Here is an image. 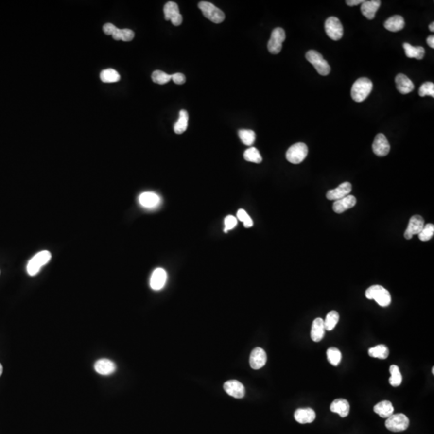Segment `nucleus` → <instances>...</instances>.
Instances as JSON below:
<instances>
[{
	"label": "nucleus",
	"mask_w": 434,
	"mask_h": 434,
	"mask_svg": "<svg viewBox=\"0 0 434 434\" xmlns=\"http://www.w3.org/2000/svg\"><path fill=\"white\" fill-rule=\"evenodd\" d=\"M429 28H430V30L431 31V32H432V33H434V22H433V23H431V24H430V27H429Z\"/></svg>",
	"instance_id": "nucleus-46"
},
{
	"label": "nucleus",
	"mask_w": 434,
	"mask_h": 434,
	"mask_svg": "<svg viewBox=\"0 0 434 434\" xmlns=\"http://www.w3.org/2000/svg\"><path fill=\"white\" fill-rule=\"evenodd\" d=\"M140 205L146 208H155L160 204V197L156 193L146 191L139 195Z\"/></svg>",
	"instance_id": "nucleus-18"
},
{
	"label": "nucleus",
	"mask_w": 434,
	"mask_h": 434,
	"mask_svg": "<svg viewBox=\"0 0 434 434\" xmlns=\"http://www.w3.org/2000/svg\"><path fill=\"white\" fill-rule=\"evenodd\" d=\"M351 184L349 182H344L343 184H340L338 188L332 189V190L328 191L327 193V198L330 200H340L342 198L345 197L347 195H350L351 193Z\"/></svg>",
	"instance_id": "nucleus-15"
},
{
	"label": "nucleus",
	"mask_w": 434,
	"mask_h": 434,
	"mask_svg": "<svg viewBox=\"0 0 434 434\" xmlns=\"http://www.w3.org/2000/svg\"><path fill=\"white\" fill-rule=\"evenodd\" d=\"M407 57L421 60L425 56V49L421 46L414 47L409 43L403 44Z\"/></svg>",
	"instance_id": "nucleus-27"
},
{
	"label": "nucleus",
	"mask_w": 434,
	"mask_h": 434,
	"mask_svg": "<svg viewBox=\"0 0 434 434\" xmlns=\"http://www.w3.org/2000/svg\"><path fill=\"white\" fill-rule=\"evenodd\" d=\"M112 37L115 40H123V41H131L135 38V33L130 29H119L117 28L112 34Z\"/></svg>",
	"instance_id": "nucleus-29"
},
{
	"label": "nucleus",
	"mask_w": 434,
	"mask_h": 434,
	"mask_svg": "<svg viewBox=\"0 0 434 434\" xmlns=\"http://www.w3.org/2000/svg\"><path fill=\"white\" fill-rule=\"evenodd\" d=\"M2 370H3V369H2V365H1V364H0V376H2Z\"/></svg>",
	"instance_id": "nucleus-47"
},
{
	"label": "nucleus",
	"mask_w": 434,
	"mask_h": 434,
	"mask_svg": "<svg viewBox=\"0 0 434 434\" xmlns=\"http://www.w3.org/2000/svg\"><path fill=\"white\" fill-rule=\"evenodd\" d=\"M163 12L166 20L172 21V24L174 26H179L183 22V17L179 12V7L174 2H167L164 7Z\"/></svg>",
	"instance_id": "nucleus-10"
},
{
	"label": "nucleus",
	"mask_w": 434,
	"mask_h": 434,
	"mask_svg": "<svg viewBox=\"0 0 434 434\" xmlns=\"http://www.w3.org/2000/svg\"><path fill=\"white\" fill-rule=\"evenodd\" d=\"M286 40V33L281 28L273 30L271 37L268 42V50L272 54H278L282 49V43Z\"/></svg>",
	"instance_id": "nucleus-8"
},
{
	"label": "nucleus",
	"mask_w": 434,
	"mask_h": 434,
	"mask_svg": "<svg viewBox=\"0 0 434 434\" xmlns=\"http://www.w3.org/2000/svg\"><path fill=\"white\" fill-rule=\"evenodd\" d=\"M381 2L380 0H370L364 1L361 5V12L367 19H373L376 17V13L381 7Z\"/></svg>",
	"instance_id": "nucleus-19"
},
{
	"label": "nucleus",
	"mask_w": 434,
	"mask_h": 434,
	"mask_svg": "<svg viewBox=\"0 0 434 434\" xmlns=\"http://www.w3.org/2000/svg\"><path fill=\"white\" fill-rule=\"evenodd\" d=\"M391 377L389 378V383L393 387H398L402 383V375L399 372V368L397 365H392L389 368Z\"/></svg>",
	"instance_id": "nucleus-34"
},
{
	"label": "nucleus",
	"mask_w": 434,
	"mask_h": 434,
	"mask_svg": "<svg viewBox=\"0 0 434 434\" xmlns=\"http://www.w3.org/2000/svg\"><path fill=\"white\" fill-rule=\"evenodd\" d=\"M325 330L324 320L321 318H315L311 327V339L313 342H320L324 337Z\"/></svg>",
	"instance_id": "nucleus-23"
},
{
	"label": "nucleus",
	"mask_w": 434,
	"mask_h": 434,
	"mask_svg": "<svg viewBox=\"0 0 434 434\" xmlns=\"http://www.w3.org/2000/svg\"><path fill=\"white\" fill-rule=\"evenodd\" d=\"M330 411L339 414L341 417H346L350 412V404L345 399H336L332 402L330 407Z\"/></svg>",
	"instance_id": "nucleus-24"
},
{
	"label": "nucleus",
	"mask_w": 434,
	"mask_h": 434,
	"mask_svg": "<svg viewBox=\"0 0 434 434\" xmlns=\"http://www.w3.org/2000/svg\"><path fill=\"white\" fill-rule=\"evenodd\" d=\"M339 314L338 312L335 311H332L328 313V315L326 317L324 320V327L325 330H332L335 328L337 323H339Z\"/></svg>",
	"instance_id": "nucleus-33"
},
{
	"label": "nucleus",
	"mask_w": 434,
	"mask_h": 434,
	"mask_svg": "<svg viewBox=\"0 0 434 434\" xmlns=\"http://www.w3.org/2000/svg\"><path fill=\"white\" fill-rule=\"evenodd\" d=\"M101 80L104 83H113L119 82L121 77L116 70L108 69L102 71L100 74Z\"/></svg>",
	"instance_id": "nucleus-31"
},
{
	"label": "nucleus",
	"mask_w": 434,
	"mask_h": 434,
	"mask_svg": "<svg viewBox=\"0 0 434 434\" xmlns=\"http://www.w3.org/2000/svg\"><path fill=\"white\" fill-rule=\"evenodd\" d=\"M367 299L375 300L381 307H388L392 302L390 293L380 285L370 286L365 292Z\"/></svg>",
	"instance_id": "nucleus-2"
},
{
	"label": "nucleus",
	"mask_w": 434,
	"mask_h": 434,
	"mask_svg": "<svg viewBox=\"0 0 434 434\" xmlns=\"http://www.w3.org/2000/svg\"><path fill=\"white\" fill-rule=\"evenodd\" d=\"M51 253L48 250L41 251L36 253L29 261L27 265V271L30 276H35L40 272L44 265H46L51 260Z\"/></svg>",
	"instance_id": "nucleus-3"
},
{
	"label": "nucleus",
	"mask_w": 434,
	"mask_h": 434,
	"mask_svg": "<svg viewBox=\"0 0 434 434\" xmlns=\"http://www.w3.org/2000/svg\"><path fill=\"white\" fill-rule=\"evenodd\" d=\"M426 41H427L428 45H429V46H430V48H432V49H434V35H430V36H429V37L427 38V40H426Z\"/></svg>",
	"instance_id": "nucleus-45"
},
{
	"label": "nucleus",
	"mask_w": 434,
	"mask_h": 434,
	"mask_svg": "<svg viewBox=\"0 0 434 434\" xmlns=\"http://www.w3.org/2000/svg\"><path fill=\"white\" fill-rule=\"evenodd\" d=\"M167 280V272L162 268L156 269L152 273V275L151 277L150 285H151V289H153L154 290H162L165 286Z\"/></svg>",
	"instance_id": "nucleus-16"
},
{
	"label": "nucleus",
	"mask_w": 434,
	"mask_h": 434,
	"mask_svg": "<svg viewBox=\"0 0 434 434\" xmlns=\"http://www.w3.org/2000/svg\"><path fill=\"white\" fill-rule=\"evenodd\" d=\"M224 388L227 394L234 398H237V399L243 398L245 394L244 385L236 380L226 382L224 384Z\"/></svg>",
	"instance_id": "nucleus-14"
},
{
	"label": "nucleus",
	"mask_w": 434,
	"mask_h": 434,
	"mask_svg": "<svg viewBox=\"0 0 434 434\" xmlns=\"http://www.w3.org/2000/svg\"><path fill=\"white\" fill-rule=\"evenodd\" d=\"M368 354L371 357L377 358L381 360H385L389 355V350L385 345H377L368 350Z\"/></svg>",
	"instance_id": "nucleus-30"
},
{
	"label": "nucleus",
	"mask_w": 434,
	"mask_h": 434,
	"mask_svg": "<svg viewBox=\"0 0 434 434\" xmlns=\"http://www.w3.org/2000/svg\"><path fill=\"white\" fill-rule=\"evenodd\" d=\"M306 58L313 67L315 68V69L319 74L322 76H328L330 73V65L318 52L315 50H310L306 54Z\"/></svg>",
	"instance_id": "nucleus-4"
},
{
	"label": "nucleus",
	"mask_w": 434,
	"mask_h": 434,
	"mask_svg": "<svg viewBox=\"0 0 434 434\" xmlns=\"http://www.w3.org/2000/svg\"><path fill=\"white\" fill-rule=\"evenodd\" d=\"M432 372L433 374H434V367H433Z\"/></svg>",
	"instance_id": "nucleus-48"
},
{
	"label": "nucleus",
	"mask_w": 434,
	"mask_h": 434,
	"mask_svg": "<svg viewBox=\"0 0 434 434\" xmlns=\"http://www.w3.org/2000/svg\"><path fill=\"white\" fill-rule=\"evenodd\" d=\"M151 78L155 83L158 85H164L168 83L172 80V75L167 74L161 70H156L151 75Z\"/></svg>",
	"instance_id": "nucleus-36"
},
{
	"label": "nucleus",
	"mask_w": 434,
	"mask_h": 434,
	"mask_svg": "<svg viewBox=\"0 0 434 434\" xmlns=\"http://www.w3.org/2000/svg\"><path fill=\"white\" fill-rule=\"evenodd\" d=\"M363 2H364V0H347L346 1L347 4L348 5V6H351V7L357 6V5L363 3Z\"/></svg>",
	"instance_id": "nucleus-44"
},
{
	"label": "nucleus",
	"mask_w": 434,
	"mask_h": 434,
	"mask_svg": "<svg viewBox=\"0 0 434 434\" xmlns=\"http://www.w3.org/2000/svg\"><path fill=\"white\" fill-rule=\"evenodd\" d=\"M326 33L333 40H339L344 35L341 22L334 17H329L325 22Z\"/></svg>",
	"instance_id": "nucleus-9"
},
{
	"label": "nucleus",
	"mask_w": 434,
	"mask_h": 434,
	"mask_svg": "<svg viewBox=\"0 0 434 434\" xmlns=\"http://www.w3.org/2000/svg\"><path fill=\"white\" fill-rule=\"evenodd\" d=\"M419 95L420 97L431 96L434 98V84L433 82H425L421 85L419 89Z\"/></svg>",
	"instance_id": "nucleus-39"
},
{
	"label": "nucleus",
	"mask_w": 434,
	"mask_h": 434,
	"mask_svg": "<svg viewBox=\"0 0 434 434\" xmlns=\"http://www.w3.org/2000/svg\"><path fill=\"white\" fill-rule=\"evenodd\" d=\"M405 26V22L403 17L400 16H393L390 17L389 19H387L384 23V28L387 30L393 32V33H397L399 31L402 30Z\"/></svg>",
	"instance_id": "nucleus-26"
},
{
	"label": "nucleus",
	"mask_w": 434,
	"mask_h": 434,
	"mask_svg": "<svg viewBox=\"0 0 434 434\" xmlns=\"http://www.w3.org/2000/svg\"><path fill=\"white\" fill-rule=\"evenodd\" d=\"M116 27L114 25V24H112V23H107L103 26V31H104V34H106L108 35H112V34L114 33V30L116 29Z\"/></svg>",
	"instance_id": "nucleus-43"
},
{
	"label": "nucleus",
	"mask_w": 434,
	"mask_h": 434,
	"mask_svg": "<svg viewBox=\"0 0 434 434\" xmlns=\"http://www.w3.org/2000/svg\"><path fill=\"white\" fill-rule=\"evenodd\" d=\"M308 155V147L303 142H297L290 146L286 152V159L293 164H299Z\"/></svg>",
	"instance_id": "nucleus-6"
},
{
	"label": "nucleus",
	"mask_w": 434,
	"mask_h": 434,
	"mask_svg": "<svg viewBox=\"0 0 434 434\" xmlns=\"http://www.w3.org/2000/svg\"><path fill=\"white\" fill-rule=\"evenodd\" d=\"M396 84H397V90L402 94H408L414 91V85L411 80L404 74L399 73L396 77Z\"/></svg>",
	"instance_id": "nucleus-20"
},
{
	"label": "nucleus",
	"mask_w": 434,
	"mask_h": 434,
	"mask_svg": "<svg viewBox=\"0 0 434 434\" xmlns=\"http://www.w3.org/2000/svg\"><path fill=\"white\" fill-rule=\"evenodd\" d=\"M237 225V220L235 216H227L226 219H225V226H226V227H225V232H227V231H229V230H232V228H234L236 227V226Z\"/></svg>",
	"instance_id": "nucleus-41"
},
{
	"label": "nucleus",
	"mask_w": 434,
	"mask_h": 434,
	"mask_svg": "<svg viewBox=\"0 0 434 434\" xmlns=\"http://www.w3.org/2000/svg\"><path fill=\"white\" fill-rule=\"evenodd\" d=\"M188 112L184 109H182L179 112V116L176 123L174 124V133L177 135H181L183 133L186 131L188 129Z\"/></svg>",
	"instance_id": "nucleus-28"
},
{
	"label": "nucleus",
	"mask_w": 434,
	"mask_h": 434,
	"mask_svg": "<svg viewBox=\"0 0 434 434\" xmlns=\"http://www.w3.org/2000/svg\"><path fill=\"white\" fill-rule=\"evenodd\" d=\"M244 158L245 160L251 163H260L262 162V157L260 152L255 147H250L244 151Z\"/></svg>",
	"instance_id": "nucleus-32"
},
{
	"label": "nucleus",
	"mask_w": 434,
	"mask_h": 434,
	"mask_svg": "<svg viewBox=\"0 0 434 434\" xmlns=\"http://www.w3.org/2000/svg\"><path fill=\"white\" fill-rule=\"evenodd\" d=\"M356 204V199L354 195H348L340 200L334 201L333 205V210L336 213H343L344 211L351 209Z\"/></svg>",
	"instance_id": "nucleus-17"
},
{
	"label": "nucleus",
	"mask_w": 434,
	"mask_h": 434,
	"mask_svg": "<svg viewBox=\"0 0 434 434\" xmlns=\"http://www.w3.org/2000/svg\"><path fill=\"white\" fill-rule=\"evenodd\" d=\"M424 226H425V221L421 216L418 215L412 216L409 220L406 231L404 232V238L407 240L412 239L414 235L420 233Z\"/></svg>",
	"instance_id": "nucleus-12"
},
{
	"label": "nucleus",
	"mask_w": 434,
	"mask_h": 434,
	"mask_svg": "<svg viewBox=\"0 0 434 434\" xmlns=\"http://www.w3.org/2000/svg\"><path fill=\"white\" fill-rule=\"evenodd\" d=\"M242 142L246 146H252L256 140L255 132L251 130H240L238 132Z\"/></svg>",
	"instance_id": "nucleus-35"
},
{
	"label": "nucleus",
	"mask_w": 434,
	"mask_h": 434,
	"mask_svg": "<svg viewBox=\"0 0 434 434\" xmlns=\"http://www.w3.org/2000/svg\"><path fill=\"white\" fill-rule=\"evenodd\" d=\"M372 88L373 84L372 81L366 77H361L353 84L351 88V98L356 103H362L367 99L372 92Z\"/></svg>",
	"instance_id": "nucleus-1"
},
{
	"label": "nucleus",
	"mask_w": 434,
	"mask_h": 434,
	"mask_svg": "<svg viewBox=\"0 0 434 434\" xmlns=\"http://www.w3.org/2000/svg\"><path fill=\"white\" fill-rule=\"evenodd\" d=\"M409 418L403 414H393L385 421L386 428L392 432H403L409 428Z\"/></svg>",
	"instance_id": "nucleus-7"
},
{
	"label": "nucleus",
	"mask_w": 434,
	"mask_h": 434,
	"mask_svg": "<svg viewBox=\"0 0 434 434\" xmlns=\"http://www.w3.org/2000/svg\"><path fill=\"white\" fill-rule=\"evenodd\" d=\"M327 355H328V361L333 366H338L339 363L341 362L342 354L341 351L336 347H330L327 351Z\"/></svg>",
	"instance_id": "nucleus-37"
},
{
	"label": "nucleus",
	"mask_w": 434,
	"mask_h": 434,
	"mask_svg": "<svg viewBox=\"0 0 434 434\" xmlns=\"http://www.w3.org/2000/svg\"><path fill=\"white\" fill-rule=\"evenodd\" d=\"M172 80L177 85H183L186 82V77L183 73L177 72V73L172 75Z\"/></svg>",
	"instance_id": "nucleus-42"
},
{
	"label": "nucleus",
	"mask_w": 434,
	"mask_h": 434,
	"mask_svg": "<svg viewBox=\"0 0 434 434\" xmlns=\"http://www.w3.org/2000/svg\"><path fill=\"white\" fill-rule=\"evenodd\" d=\"M316 414L311 408L298 409L295 411V419L300 424H309L315 420Z\"/></svg>",
	"instance_id": "nucleus-21"
},
{
	"label": "nucleus",
	"mask_w": 434,
	"mask_h": 434,
	"mask_svg": "<svg viewBox=\"0 0 434 434\" xmlns=\"http://www.w3.org/2000/svg\"><path fill=\"white\" fill-rule=\"evenodd\" d=\"M237 218L244 223V227L248 228V227H251L253 226V220L251 219L250 216H248V213L244 211V209H239L237 211Z\"/></svg>",
	"instance_id": "nucleus-40"
},
{
	"label": "nucleus",
	"mask_w": 434,
	"mask_h": 434,
	"mask_svg": "<svg viewBox=\"0 0 434 434\" xmlns=\"http://www.w3.org/2000/svg\"><path fill=\"white\" fill-rule=\"evenodd\" d=\"M198 7L207 19L215 23H221L226 19V15L211 2L201 1Z\"/></svg>",
	"instance_id": "nucleus-5"
},
{
	"label": "nucleus",
	"mask_w": 434,
	"mask_h": 434,
	"mask_svg": "<svg viewBox=\"0 0 434 434\" xmlns=\"http://www.w3.org/2000/svg\"><path fill=\"white\" fill-rule=\"evenodd\" d=\"M96 372L103 376H108L114 373L116 370V365L111 360L108 359H102L96 362L94 365Z\"/></svg>",
	"instance_id": "nucleus-22"
},
{
	"label": "nucleus",
	"mask_w": 434,
	"mask_h": 434,
	"mask_svg": "<svg viewBox=\"0 0 434 434\" xmlns=\"http://www.w3.org/2000/svg\"><path fill=\"white\" fill-rule=\"evenodd\" d=\"M434 234V226L433 224H427L423 227V229L420 231V233L418 234L419 239L421 242H428L430 240L432 239Z\"/></svg>",
	"instance_id": "nucleus-38"
},
{
	"label": "nucleus",
	"mask_w": 434,
	"mask_h": 434,
	"mask_svg": "<svg viewBox=\"0 0 434 434\" xmlns=\"http://www.w3.org/2000/svg\"><path fill=\"white\" fill-rule=\"evenodd\" d=\"M372 151L375 155L380 157L388 156L390 151V144L385 135L383 134L376 135L372 143Z\"/></svg>",
	"instance_id": "nucleus-11"
},
{
	"label": "nucleus",
	"mask_w": 434,
	"mask_h": 434,
	"mask_svg": "<svg viewBox=\"0 0 434 434\" xmlns=\"http://www.w3.org/2000/svg\"><path fill=\"white\" fill-rule=\"evenodd\" d=\"M267 361L266 353L260 347H256L251 353L249 364L253 369L258 370L265 366Z\"/></svg>",
	"instance_id": "nucleus-13"
},
{
	"label": "nucleus",
	"mask_w": 434,
	"mask_h": 434,
	"mask_svg": "<svg viewBox=\"0 0 434 434\" xmlns=\"http://www.w3.org/2000/svg\"><path fill=\"white\" fill-rule=\"evenodd\" d=\"M374 412L381 417L388 418L394 413V407L388 400H383L376 404L374 407Z\"/></svg>",
	"instance_id": "nucleus-25"
}]
</instances>
